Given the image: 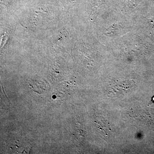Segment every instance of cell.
Listing matches in <instances>:
<instances>
[{
	"label": "cell",
	"instance_id": "6da1fadb",
	"mask_svg": "<svg viewBox=\"0 0 154 154\" xmlns=\"http://www.w3.org/2000/svg\"></svg>",
	"mask_w": 154,
	"mask_h": 154
}]
</instances>
